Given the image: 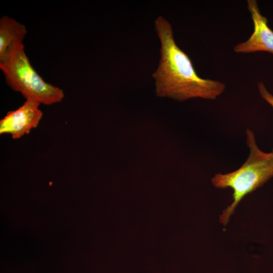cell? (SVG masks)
<instances>
[{"label": "cell", "mask_w": 273, "mask_h": 273, "mask_svg": "<svg viewBox=\"0 0 273 273\" xmlns=\"http://www.w3.org/2000/svg\"><path fill=\"white\" fill-rule=\"evenodd\" d=\"M154 24L161 44L158 66L152 74L157 96L182 102L195 98L213 100L221 95L225 84L198 75L190 57L177 45L170 23L159 16Z\"/></svg>", "instance_id": "obj_1"}, {"label": "cell", "mask_w": 273, "mask_h": 273, "mask_svg": "<svg viewBox=\"0 0 273 273\" xmlns=\"http://www.w3.org/2000/svg\"><path fill=\"white\" fill-rule=\"evenodd\" d=\"M246 144L249 154L245 163L237 170L226 174H215L211 179L213 186L218 189L231 188L233 201L219 216L225 226L241 200L273 177V153H265L258 147L253 132L246 129Z\"/></svg>", "instance_id": "obj_2"}, {"label": "cell", "mask_w": 273, "mask_h": 273, "mask_svg": "<svg viewBox=\"0 0 273 273\" xmlns=\"http://www.w3.org/2000/svg\"><path fill=\"white\" fill-rule=\"evenodd\" d=\"M0 68L8 85L26 100L49 105L61 102L64 97L62 89L46 82L33 69L23 43L16 44L0 61Z\"/></svg>", "instance_id": "obj_3"}, {"label": "cell", "mask_w": 273, "mask_h": 273, "mask_svg": "<svg viewBox=\"0 0 273 273\" xmlns=\"http://www.w3.org/2000/svg\"><path fill=\"white\" fill-rule=\"evenodd\" d=\"M39 105L34 101L26 100L17 109L8 112L0 120L1 134H10L12 138L17 139L37 127L42 117Z\"/></svg>", "instance_id": "obj_4"}, {"label": "cell", "mask_w": 273, "mask_h": 273, "mask_svg": "<svg viewBox=\"0 0 273 273\" xmlns=\"http://www.w3.org/2000/svg\"><path fill=\"white\" fill-rule=\"evenodd\" d=\"M247 3L254 24V31L247 40L235 46L234 52L238 53L267 52L273 54V31L267 25L266 17L261 14L256 0H248Z\"/></svg>", "instance_id": "obj_5"}, {"label": "cell", "mask_w": 273, "mask_h": 273, "mask_svg": "<svg viewBox=\"0 0 273 273\" xmlns=\"http://www.w3.org/2000/svg\"><path fill=\"white\" fill-rule=\"evenodd\" d=\"M27 30L23 24L8 16L0 19V61L17 44L23 43Z\"/></svg>", "instance_id": "obj_6"}, {"label": "cell", "mask_w": 273, "mask_h": 273, "mask_svg": "<svg viewBox=\"0 0 273 273\" xmlns=\"http://www.w3.org/2000/svg\"><path fill=\"white\" fill-rule=\"evenodd\" d=\"M259 93L261 97L267 102L273 108V95L266 88L264 83L260 81L257 85ZM273 153V150H272Z\"/></svg>", "instance_id": "obj_7"}]
</instances>
